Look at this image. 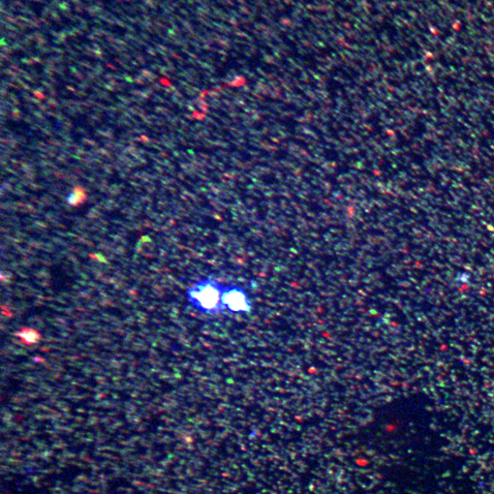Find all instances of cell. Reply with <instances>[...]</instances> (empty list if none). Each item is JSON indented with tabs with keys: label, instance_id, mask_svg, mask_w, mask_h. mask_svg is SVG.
<instances>
[{
	"label": "cell",
	"instance_id": "1",
	"mask_svg": "<svg viewBox=\"0 0 494 494\" xmlns=\"http://www.w3.org/2000/svg\"><path fill=\"white\" fill-rule=\"evenodd\" d=\"M226 284L212 277H203L187 291L189 303L196 311L207 315L225 314L223 293Z\"/></svg>",
	"mask_w": 494,
	"mask_h": 494
},
{
	"label": "cell",
	"instance_id": "2",
	"mask_svg": "<svg viewBox=\"0 0 494 494\" xmlns=\"http://www.w3.org/2000/svg\"><path fill=\"white\" fill-rule=\"evenodd\" d=\"M225 314L247 315L252 312L253 304L249 293L240 286L226 284L223 293Z\"/></svg>",
	"mask_w": 494,
	"mask_h": 494
},
{
	"label": "cell",
	"instance_id": "3",
	"mask_svg": "<svg viewBox=\"0 0 494 494\" xmlns=\"http://www.w3.org/2000/svg\"><path fill=\"white\" fill-rule=\"evenodd\" d=\"M20 341L27 346H33L39 342L41 334L38 331L32 328H23L17 332Z\"/></svg>",
	"mask_w": 494,
	"mask_h": 494
}]
</instances>
